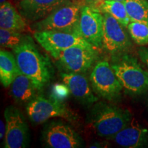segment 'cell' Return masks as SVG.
Here are the masks:
<instances>
[{
    "label": "cell",
    "mask_w": 148,
    "mask_h": 148,
    "mask_svg": "<svg viewBox=\"0 0 148 148\" xmlns=\"http://www.w3.org/2000/svg\"><path fill=\"white\" fill-rule=\"evenodd\" d=\"M12 50L21 73L32 79L41 90L53 75V68L49 57L40 52L29 35L24 34L21 42Z\"/></svg>",
    "instance_id": "6da1fadb"
},
{
    "label": "cell",
    "mask_w": 148,
    "mask_h": 148,
    "mask_svg": "<svg viewBox=\"0 0 148 148\" xmlns=\"http://www.w3.org/2000/svg\"><path fill=\"white\" fill-rule=\"evenodd\" d=\"M88 118L92 130L101 137H112L131 122L128 110L103 102L94 105Z\"/></svg>",
    "instance_id": "7a4b0ae2"
},
{
    "label": "cell",
    "mask_w": 148,
    "mask_h": 148,
    "mask_svg": "<svg viewBox=\"0 0 148 148\" xmlns=\"http://www.w3.org/2000/svg\"><path fill=\"white\" fill-rule=\"evenodd\" d=\"M82 4L78 0H72L61 5L40 21L34 22V31H56L79 34Z\"/></svg>",
    "instance_id": "3957f363"
},
{
    "label": "cell",
    "mask_w": 148,
    "mask_h": 148,
    "mask_svg": "<svg viewBox=\"0 0 148 148\" xmlns=\"http://www.w3.org/2000/svg\"><path fill=\"white\" fill-rule=\"evenodd\" d=\"M112 67L123 88L132 94H140L148 90V72L137 60L123 55L112 62Z\"/></svg>",
    "instance_id": "277c9868"
},
{
    "label": "cell",
    "mask_w": 148,
    "mask_h": 148,
    "mask_svg": "<svg viewBox=\"0 0 148 148\" xmlns=\"http://www.w3.org/2000/svg\"><path fill=\"white\" fill-rule=\"evenodd\" d=\"M64 72L83 73L93 67L99 58L94 47L76 45L49 52Z\"/></svg>",
    "instance_id": "5b68a950"
},
{
    "label": "cell",
    "mask_w": 148,
    "mask_h": 148,
    "mask_svg": "<svg viewBox=\"0 0 148 148\" xmlns=\"http://www.w3.org/2000/svg\"><path fill=\"white\" fill-rule=\"evenodd\" d=\"M26 112L29 120L36 125L54 117L63 118L68 121H74L77 119L76 114L65 104L57 99H47L42 95H38L27 103Z\"/></svg>",
    "instance_id": "8992f818"
},
{
    "label": "cell",
    "mask_w": 148,
    "mask_h": 148,
    "mask_svg": "<svg viewBox=\"0 0 148 148\" xmlns=\"http://www.w3.org/2000/svg\"><path fill=\"white\" fill-rule=\"evenodd\" d=\"M90 81L94 92L107 100L117 99L123 88L112 65L106 60L97 61L94 65Z\"/></svg>",
    "instance_id": "52a82bcc"
},
{
    "label": "cell",
    "mask_w": 148,
    "mask_h": 148,
    "mask_svg": "<svg viewBox=\"0 0 148 148\" xmlns=\"http://www.w3.org/2000/svg\"><path fill=\"white\" fill-rule=\"evenodd\" d=\"M6 133L3 147L25 148L29 140V127L23 114L19 109L9 106L4 110Z\"/></svg>",
    "instance_id": "ba28073f"
},
{
    "label": "cell",
    "mask_w": 148,
    "mask_h": 148,
    "mask_svg": "<svg viewBox=\"0 0 148 148\" xmlns=\"http://www.w3.org/2000/svg\"><path fill=\"white\" fill-rule=\"evenodd\" d=\"M42 140L49 148H77L82 145V139L76 131L62 121L46 124L42 132Z\"/></svg>",
    "instance_id": "9c48e42d"
},
{
    "label": "cell",
    "mask_w": 148,
    "mask_h": 148,
    "mask_svg": "<svg viewBox=\"0 0 148 148\" xmlns=\"http://www.w3.org/2000/svg\"><path fill=\"white\" fill-rule=\"evenodd\" d=\"M103 16L102 47L113 55L121 54L129 50L132 43L125 27L109 14L103 13Z\"/></svg>",
    "instance_id": "30bf717a"
},
{
    "label": "cell",
    "mask_w": 148,
    "mask_h": 148,
    "mask_svg": "<svg viewBox=\"0 0 148 148\" xmlns=\"http://www.w3.org/2000/svg\"><path fill=\"white\" fill-rule=\"evenodd\" d=\"M103 29V13L88 5L81 7L79 34L95 48L102 47Z\"/></svg>",
    "instance_id": "8fae6325"
},
{
    "label": "cell",
    "mask_w": 148,
    "mask_h": 148,
    "mask_svg": "<svg viewBox=\"0 0 148 148\" xmlns=\"http://www.w3.org/2000/svg\"><path fill=\"white\" fill-rule=\"evenodd\" d=\"M33 36L37 42L49 53L76 45L93 47L80 35L73 33L56 31H34Z\"/></svg>",
    "instance_id": "7c38bea8"
},
{
    "label": "cell",
    "mask_w": 148,
    "mask_h": 148,
    "mask_svg": "<svg viewBox=\"0 0 148 148\" xmlns=\"http://www.w3.org/2000/svg\"><path fill=\"white\" fill-rule=\"evenodd\" d=\"M61 79L67 89L79 103L91 106L98 100L93 92L90 81L82 73L62 72Z\"/></svg>",
    "instance_id": "4fadbf2b"
},
{
    "label": "cell",
    "mask_w": 148,
    "mask_h": 148,
    "mask_svg": "<svg viewBox=\"0 0 148 148\" xmlns=\"http://www.w3.org/2000/svg\"><path fill=\"white\" fill-rule=\"evenodd\" d=\"M72 0H21L18 11L25 19L34 22L40 21L61 5Z\"/></svg>",
    "instance_id": "5bb4252c"
},
{
    "label": "cell",
    "mask_w": 148,
    "mask_h": 148,
    "mask_svg": "<svg viewBox=\"0 0 148 148\" xmlns=\"http://www.w3.org/2000/svg\"><path fill=\"white\" fill-rule=\"evenodd\" d=\"M110 138L121 147H141L148 143V130L132 121Z\"/></svg>",
    "instance_id": "9a60e30c"
},
{
    "label": "cell",
    "mask_w": 148,
    "mask_h": 148,
    "mask_svg": "<svg viewBox=\"0 0 148 148\" xmlns=\"http://www.w3.org/2000/svg\"><path fill=\"white\" fill-rule=\"evenodd\" d=\"M12 97L19 103H28L37 97L40 90L28 77L20 72L10 85Z\"/></svg>",
    "instance_id": "2e32d148"
},
{
    "label": "cell",
    "mask_w": 148,
    "mask_h": 148,
    "mask_svg": "<svg viewBox=\"0 0 148 148\" xmlns=\"http://www.w3.org/2000/svg\"><path fill=\"white\" fill-rule=\"evenodd\" d=\"M0 28L20 32L27 28L25 18L9 1L0 6Z\"/></svg>",
    "instance_id": "e0dca14e"
},
{
    "label": "cell",
    "mask_w": 148,
    "mask_h": 148,
    "mask_svg": "<svg viewBox=\"0 0 148 148\" xmlns=\"http://www.w3.org/2000/svg\"><path fill=\"white\" fill-rule=\"evenodd\" d=\"M15 56L10 51H0V80L5 88H8L20 73Z\"/></svg>",
    "instance_id": "ac0fdd59"
},
{
    "label": "cell",
    "mask_w": 148,
    "mask_h": 148,
    "mask_svg": "<svg viewBox=\"0 0 148 148\" xmlns=\"http://www.w3.org/2000/svg\"><path fill=\"white\" fill-rule=\"evenodd\" d=\"M97 10L101 13H107L115 18L123 26L127 27L130 19L127 14L124 2L116 0H102Z\"/></svg>",
    "instance_id": "d6986e66"
},
{
    "label": "cell",
    "mask_w": 148,
    "mask_h": 148,
    "mask_svg": "<svg viewBox=\"0 0 148 148\" xmlns=\"http://www.w3.org/2000/svg\"><path fill=\"white\" fill-rule=\"evenodd\" d=\"M130 21L148 23V0H125Z\"/></svg>",
    "instance_id": "ffe728a7"
},
{
    "label": "cell",
    "mask_w": 148,
    "mask_h": 148,
    "mask_svg": "<svg viewBox=\"0 0 148 148\" xmlns=\"http://www.w3.org/2000/svg\"><path fill=\"white\" fill-rule=\"evenodd\" d=\"M127 27L131 38L137 45H148V23L130 21Z\"/></svg>",
    "instance_id": "44dd1931"
},
{
    "label": "cell",
    "mask_w": 148,
    "mask_h": 148,
    "mask_svg": "<svg viewBox=\"0 0 148 148\" xmlns=\"http://www.w3.org/2000/svg\"><path fill=\"white\" fill-rule=\"evenodd\" d=\"M24 34L17 31L0 28V45L3 49H14L21 42Z\"/></svg>",
    "instance_id": "7402d4cb"
},
{
    "label": "cell",
    "mask_w": 148,
    "mask_h": 148,
    "mask_svg": "<svg viewBox=\"0 0 148 148\" xmlns=\"http://www.w3.org/2000/svg\"><path fill=\"white\" fill-rule=\"evenodd\" d=\"M138 54L142 62L148 67V47H140L138 50Z\"/></svg>",
    "instance_id": "603a6c76"
},
{
    "label": "cell",
    "mask_w": 148,
    "mask_h": 148,
    "mask_svg": "<svg viewBox=\"0 0 148 148\" xmlns=\"http://www.w3.org/2000/svg\"><path fill=\"white\" fill-rule=\"evenodd\" d=\"M82 5H86L92 8L97 9L98 5L102 0H78Z\"/></svg>",
    "instance_id": "cb8c5ba5"
},
{
    "label": "cell",
    "mask_w": 148,
    "mask_h": 148,
    "mask_svg": "<svg viewBox=\"0 0 148 148\" xmlns=\"http://www.w3.org/2000/svg\"><path fill=\"white\" fill-rule=\"evenodd\" d=\"M5 133H6V124L2 119L0 121V139H4Z\"/></svg>",
    "instance_id": "d4e9b609"
},
{
    "label": "cell",
    "mask_w": 148,
    "mask_h": 148,
    "mask_svg": "<svg viewBox=\"0 0 148 148\" xmlns=\"http://www.w3.org/2000/svg\"><path fill=\"white\" fill-rule=\"evenodd\" d=\"M7 1H8V0H0V3H1V4H3V3L7 2Z\"/></svg>",
    "instance_id": "484cf974"
},
{
    "label": "cell",
    "mask_w": 148,
    "mask_h": 148,
    "mask_svg": "<svg viewBox=\"0 0 148 148\" xmlns=\"http://www.w3.org/2000/svg\"><path fill=\"white\" fill-rule=\"evenodd\" d=\"M116 1H123V2H124L125 0H116Z\"/></svg>",
    "instance_id": "4316f807"
}]
</instances>
